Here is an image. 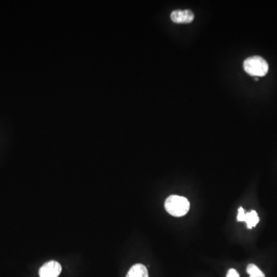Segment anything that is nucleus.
Listing matches in <instances>:
<instances>
[{"label": "nucleus", "mask_w": 277, "mask_h": 277, "mask_svg": "<svg viewBox=\"0 0 277 277\" xmlns=\"http://www.w3.org/2000/svg\"><path fill=\"white\" fill-rule=\"evenodd\" d=\"M190 207L188 199L179 196H170L165 202L166 211L172 216L177 217L185 216L190 211Z\"/></svg>", "instance_id": "1"}, {"label": "nucleus", "mask_w": 277, "mask_h": 277, "mask_svg": "<svg viewBox=\"0 0 277 277\" xmlns=\"http://www.w3.org/2000/svg\"><path fill=\"white\" fill-rule=\"evenodd\" d=\"M244 70L252 77H262L267 74L269 65L261 56L247 58L244 63Z\"/></svg>", "instance_id": "2"}, {"label": "nucleus", "mask_w": 277, "mask_h": 277, "mask_svg": "<svg viewBox=\"0 0 277 277\" xmlns=\"http://www.w3.org/2000/svg\"><path fill=\"white\" fill-rule=\"evenodd\" d=\"M62 266L56 261L47 262L39 269V274L40 277H59L61 274Z\"/></svg>", "instance_id": "3"}, {"label": "nucleus", "mask_w": 277, "mask_h": 277, "mask_svg": "<svg viewBox=\"0 0 277 277\" xmlns=\"http://www.w3.org/2000/svg\"><path fill=\"white\" fill-rule=\"evenodd\" d=\"M237 221L245 222L247 225L248 229H252L253 227H255L257 223L260 222V218L255 211H252L245 213L244 209L240 207L238 210Z\"/></svg>", "instance_id": "4"}, {"label": "nucleus", "mask_w": 277, "mask_h": 277, "mask_svg": "<svg viewBox=\"0 0 277 277\" xmlns=\"http://www.w3.org/2000/svg\"><path fill=\"white\" fill-rule=\"evenodd\" d=\"M194 13L190 10H174L171 13L170 18L175 23H190L194 19Z\"/></svg>", "instance_id": "5"}, {"label": "nucleus", "mask_w": 277, "mask_h": 277, "mask_svg": "<svg viewBox=\"0 0 277 277\" xmlns=\"http://www.w3.org/2000/svg\"><path fill=\"white\" fill-rule=\"evenodd\" d=\"M127 277H149V274L144 265L138 263L132 266L129 270Z\"/></svg>", "instance_id": "6"}, {"label": "nucleus", "mask_w": 277, "mask_h": 277, "mask_svg": "<svg viewBox=\"0 0 277 277\" xmlns=\"http://www.w3.org/2000/svg\"><path fill=\"white\" fill-rule=\"evenodd\" d=\"M246 272L249 274V277H266L265 274L253 263L248 265Z\"/></svg>", "instance_id": "7"}, {"label": "nucleus", "mask_w": 277, "mask_h": 277, "mask_svg": "<svg viewBox=\"0 0 277 277\" xmlns=\"http://www.w3.org/2000/svg\"><path fill=\"white\" fill-rule=\"evenodd\" d=\"M227 277H240V274L235 269H230L227 273Z\"/></svg>", "instance_id": "8"}]
</instances>
